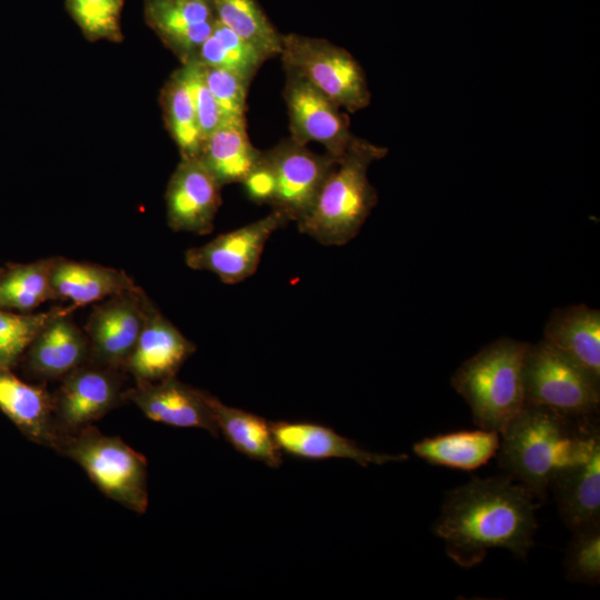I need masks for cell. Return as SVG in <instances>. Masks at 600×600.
<instances>
[{
	"instance_id": "obj_25",
	"label": "cell",
	"mask_w": 600,
	"mask_h": 600,
	"mask_svg": "<svg viewBox=\"0 0 600 600\" xmlns=\"http://www.w3.org/2000/svg\"><path fill=\"white\" fill-rule=\"evenodd\" d=\"M499 444V432L480 429L426 438L413 444V452L429 463L470 471L487 463Z\"/></svg>"
},
{
	"instance_id": "obj_33",
	"label": "cell",
	"mask_w": 600,
	"mask_h": 600,
	"mask_svg": "<svg viewBox=\"0 0 600 600\" xmlns=\"http://www.w3.org/2000/svg\"><path fill=\"white\" fill-rule=\"evenodd\" d=\"M200 67L203 80L221 110L223 119L246 120L249 82L226 69L202 64Z\"/></svg>"
},
{
	"instance_id": "obj_18",
	"label": "cell",
	"mask_w": 600,
	"mask_h": 600,
	"mask_svg": "<svg viewBox=\"0 0 600 600\" xmlns=\"http://www.w3.org/2000/svg\"><path fill=\"white\" fill-rule=\"evenodd\" d=\"M270 424L280 450L296 458L350 459L362 467L408 460L404 453L387 454L364 450L352 440L319 423L276 421Z\"/></svg>"
},
{
	"instance_id": "obj_15",
	"label": "cell",
	"mask_w": 600,
	"mask_h": 600,
	"mask_svg": "<svg viewBox=\"0 0 600 600\" xmlns=\"http://www.w3.org/2000/svg\"><path fill=\"white\" fill-rule=\"evenodd\" d=\"M197 347L150 301L143 327L123 371L134 381L177 377Z\"/></svg>"
},
{
	"instance_id": "obj_21",
	"label": "cell",
	"mask_w": 600,
	"mask_h": 600,
	"mask_svg": "<svg viewBox=\"0 0 600 600\" xmlns=\"http://www.w3.org/2000/svg\"><path fill=\"white\" fill-rule=\"evenodd\" d=\"M543 340L600 381V311L584 304L556 309Z\"/></svg>"
},
{
	"instance_id": "obj_31",
	"label": "cell",
	"mask_w": 600,
	"mask_h": 600,
	"mask_svg": "<svg viewBox=\"0 0 600 600\" xmlns=\"http://www.w3.org/2000/svg\"><path fill=\"white\" fill-rule=\"evenodd\" d=\"M124 0H66V9L89 41L121 42Z\"/></svg>"
},
{
	"instance_id": "obj_17",
	"label": "cell",
	"mask_w": 600,
	"mask_h": 600,
	"mask_svg": "<svg viewBox=\"0 0 600 600\" xmlns=\"http://www.w3.org/2000/svg\"><path fill=\"white\" fill-rule=\"evenodd\" d=\"M70 313L56 316L36 336L19 362L27 376L41 380H61L88 362V337L74 323Z\"/></svg>"
},
{
	"instance_id": "obj_10",
	"label": "cell",
	"mask_w": 600,
	"mask_h": 600,
	"mask_svg": "<svg viewBox=\"0 0 600 600\" xmlns=\"http://www.w3.org/2000/svg\"><path fill=\"white\" fill-rule=\"evenodd\" d=\"M289 221L284 213L272 209L260 220L188 249L184 262L193 270L214 273L223 283H239L257 271L268 239Z\"/></svg>"
},
{
	"instance_id": "obj_23",
	"label": "cell",
	"mask_w": 600,
	"mask_h": 600,
	"mask_svg": "<svg viewBox=\"0 0 600 600\" xmlns=\"http://www.w3.org/2000/svg\"><path fill=\"white\" fill-rule=\"evenodd\" d=\"M260 158L261 151L250 142L246 120H224L203 139L199 154L221 187L241 183Z\"/></svg>"
},
{
	"instance_id": "obj_2",
	"label": "cell",
	"mask_w": 600,
	"mask_h": 600,
	"mask_svg": "<svg viewBox=\"0 0 600 600\" xmlns=\"http://www.w3.org/2000/svg\"><path fill=\"white\" fill-rule=\"evenodd\" d=\"M554 410L524 404L500 433L499 463L509 477L544 500L553 478L583 459L600 440L588 418L579 426Z\"/></svg>"
},
{
	"instance_id": "obj_7",
	"label": "cell",
	"mask_w": 600,
	"mask_h": 600,
	"mask_svg": "<svg viewBox=\"0 0 600 600\" xmlns=\"http://www.w3.org/2000/svg\"><path fill=\"white\" fill-rule=\"evenodd\" d=\"M280 57L289 68L324 93L341 109L354 113L371 101L366 73L346 49L326 39L281 34Z\"/></svg>"
},
{
	"instance_id": "obj_6",
	"label": "cell",
	"mask_w": 600,
	"mask_h": 600,
	"mask_svg": "<svg viewBox=\"0 0 600 600\" xmlns=\"http://www.w3.org/2000/svg\"><path fill=\"white\" fill-rule=\"evenodd\" d=\"M599 382L543 339L529 346L523 369L527 404L573 419L590 418L599 409Z\"/></svg>"
},
{
	"instance_id": "obj_26",
	"label": "cell",
	"mask_w": 600,
	"mask_h": 600,
	"mask_svg": "<svg viewBox=\"0 0 600 600\" xmlns=\"http://www.w3.org/2000/svg\"><path fill=\"white\" fill-rule=\"evenodd\" d=\"M160 104L166 128L176 142L181 159L199 158L203 138L182 67L176 70L163 86Z\"/></svg>"
},
{
	"instance_id": "obj_8",
	"label": "cell",
	"mask_w": 600,
	"mask_h": 600,
	"mask_svg": "<svg viewBox=\"0 0 600 600\" xmlns=\"http://www.w3.org/2000/svg\"><path fill=\"white\" fill-rule=\"evenodd\" d=\"M122 372L86 362L61 379L52 393L54 422L61 437L92 426L126 402Z\"/></svg>"
},
{
	"instance_id": "obj_3",
	"label": "cell",
	"mask_w": 600,
	"mask_h": 600,
	"mask_svg": "<svg viewBox=\"0 0 600 600\" xmlns=\"http://www.w3.org/2000/svg\"><path fill=\"white\" fill-rule=\"evenodd\" d=\"M386 147L356 137L322 183L310 210L297 221L300 232L323 246H344L359 233L378 202L368 179L370 164Z\"/></svg>"
},
{
	"instance_id": "obj_34",
	"label": "cell",
	"mask_w": 600,
	"mask_h": 600,
	"mask_svg": "<svg viewBox=\"0 0 600 600\" xmlns=\"http://www.w3.org/2000/svg\"><path fill=\"white\" fill-rule=\"evenodd\" d=\"M182 69L192 96L199 130L204 139L224 119L203 80L200 64L196 61H189L182 64Z\"/></svg>"
},
{
	"instance_id": "obj_11",
	"label": "cell",
	"mask_w": 600,
	"mask_h": 600,
	"mask_svg": "<svg viewBox=\"0 0 600 600\" xmlns=\"http://www.w3.org/2000/svg\"><path fill=\"white\" fill-rule=\"evenodd\" d=\"M262 158L274 180L270 206L296 222L310 210L322 183L339 161L327 152L314 153L291 138L262 151Z\"/></svg>"
},
{
	"instance_id": "obj_13",
	"label": "cell",
	"mask_w": 600,
	"mask_h": 600,
	"mask_svg": "<svg viewBox=\"0 0 600 600\" xmlns=\"http://www.w3.org/2000/svg\"><path fill=\"white\" fill-rule=\"evenodd\" d=\"M220 204L221 186L200 159H181L166 190L168 226L173 231L208 234Z\"/></svg>"
},
{
	"instance_id": "obj_35",
	"label": "cell",
	"mask_w": 600,
	"mask_h": 600,
	"mask_svg": "<svg viewBox=\"0 0 600 600\" xmlns=\"http://www.w3.org/2000/svg\"><path fill=\"white\" fill-rule=\"evenodd\" d=\"M241 183L252 201L270 204L274 192V180L269 166L262 158V151L258 164Z\"/></svg>"
},
{
	"instance_id": "obj_1",
	"label": "cell",
	"mask_w": 600,
	"mask_h": 600,
	"mask_svg": "<svg viewBox=\"0 0 600 600\" xmlns=\"http://www.w3.org/2000/svg\"><path fill=\"white\" fill-rule=\"evenodd\" d=\"M534 499L509 476L476 478L447 493L433 532L463 568L478 564L494 548L524 558L537 529Z\"/></svg>"
},
{
	"instance_id": "obj_4",
	"label": "cell",
	"mask_w": 600,
	"mask_h": 600,
	"mask_svg": "<svg viewBox=\"0 0 600 600\" xmlns=\"http://www.w3.org/2000/svg\"><path fill=\"white\" fill-rule=\"evenodd\" d=\"M529 343L502 338L464 361L451 379L473 422L499 433L526 404L523 369Z\"/></svg>"
},
{
	"instance_id": "obj_27",
	"label": "cell",
	"mask_w": 600,
	"mask_h": 600,
	"mask_svg": "<svg viewBox=\"0 0 600 600\" xmlns=\"http://www.w3.org/2000/svg\"><path fill=\"white\" fill-rule=\"evenodd\" d=\"M53 258L29 263H10L0 279V308L28 313L57 299L51 284Z\"/></svg>"
},
{
	"instance_id": "obj_9",
	"label": "cell",
	"mask_w": 600,
	"mask_h": 600,
	"mask_svg": "<svg viewBox=\"0 0 600 600\" xmlns=\"http://www.w3.org/2000/svg\"><path fill=\"white\" fill-rule=\"evenodd\" d=\"M286 101L291 139L299 144L318 142L340 160L356 136L347 113L297 71L284 68Z\"/></svg>"
},
{
	"instance_id": "obj_29",
	"label": "cell",
	"mask_w": 600,
	"mask_h": 600,
	"mask_svg": "<svg viewBox=\"0 0 600 600\" xmlns=\"http://www.w3.org/2000/svg\"><path fill=\"white\" fill-rule=\"evenodd\" d=\"M266 57L218 19L191 61L229 70L250 83Z\"/></svg>"
},
{
	"instance_id": "obj_19",
	"label": "cell",
	"mask_w": 600,
	"mask_h": 600,
	"mask_svg": "<svg viewBox=\"0 0 600 600\" xmlns=\"http://www.w3.org/2000/svg\"><path fill=\"white\" fill-rule=\"evenodd\" d=\"M0 411L33 443L57 448L61 434L54 422L53 398L43 386L0 369Z\"/></svg>"
},
{
	"instance_id": "obj_14",
	"label": "cell",
	"mask_w": 600,
	"mask_h": 600,
	"mask_svg": "<svg viewBox=\"0 0 600 600\" xmlns=\"http://www.w3.org/2000/svg\"><path fill=\"white\" fill-rule=\"evenodd\" d=\"M210 393L171 377L156 382L134 381L126 389L130 401L150 420L177 428H199L219 436Z\"/></svg>"
},
{
	"instance_id": "obj_5",
	"label": "cell",
	"mask_w": 600,
	"mask_h": 600,
	"mask_svg": "<svg viewBox=\"0 0 600 600\" xmlns=\"http://www.w3.org/2000/svg\"><path fill=\"white\" fill-rule=\"evenodd\" d=\"M54 451L81 467L109 499L139 514L147 511L148 461L120 437L92 424L62 436Z\"/></svg>"
},
{
	"instance_id": "obj_28",
	"label": "cell",
	"mask_w": 600,
	"mask_h": 600,
	"mask_svg": "<svg viewBox=\"0 0 600 600\" xmlns=\"http://www.w3.org/2000/svg\"><path fill=\"white\" fill-rule=\"evenodd\" d=\"M217 19L266 59L280 56L281 34L257 0H211Z\"/></svg>"
},
{
	"instance_id": "obj_30",
	"label": "cell",
	"mask_w": 600,
	"mask_h": 600,
	"mask_svg": "<svg viewBox=\"0 0 600 600\" xmlns=\"http://www.w3.org/2000/svg\"><path fill=\"white\" fill-rule=\"evenodd\" d=\"M74 309L70 304L38 313H14L0 308V369L13 370L39 331L56 316Z\"/></svg>"
},
{
	"instance_id": "obj_20",
	"label": "cell",
	"mask_w": 600,
	"mask_h": 600,
	"mask_svg": "<svg viewBox=\"0 0 600 600\" xmlns=\"http://www.w3.org/2000/svg\"><path fill=\"white\" fill-rule=\"evenodd\" d=\"M560 514L573 531L600 523V440L551 481Z\"/></svg>"
},
{
	"instance_id": "obj_24",
	"label": "cell",
	"mask_w": 600,
	"mask_h": 600,
	"mask_svg": "<svg viewBox=\"0 0 600 600\" xmlns=\"http://www.w3.org/2000/svg\"><path fill=\"white\" fill-rule=\"evenodd\" d=\"M209 401L219 433L237 451L270 468L281 466L282 451L276 442L270 422L254 413L226 406L212 394Z\"/></svg>"
},
{
	"instance_id": "obj_12",
	"label": "cell",
	"mask_w": 600,
	"mask_h": 600,
	"mask_svg": "<svg viewBox=\"0 0 600 600\" xmlns=\"http://www.w3.org/2000/svg\"><path fill=\"white\" fill-rule=\"evenodd\" d=\"M150 301L138 287L94 306L83 329L90 347L88 362L123 371L140 336Z\"/></svg>"
},
{
	"instance_id": "obj_22",
	"label": "cell",
	"mask_w": 600,
	"mask_h": 600,
	"mask_svg": "<svg viewBox=\"0 0 600 600\" xmlns=\"http://www.w3.org/2000/svg\"><path fill=\"white\" fill-rule=\"evenodd\" d=\"M51 284L57 299L68 300L76 308L139 287L122 270L61 257H54Z\"/></svg>"
},
{
	"instance_id": "obj_32",
	"label": "cell",
	"mask_w": 600,
	"mask_h": 600,
	"mask_svg": "<svg viewBox=\"0 0 600 600\" xmlns=\"http://www.w3.org/2000/svg\"><path fill=\"white\" fill-rule=\"evenodd\" d=\"M573 532L564 561L567 577L596 586L600 580V523Z\"/></svg>"
},
{
	"instance_id": "obj_36",
	"label": "cell",
	"mask_w": 600,
	"mask_h": 600,
	"mask_svg": "<svg viewBox=\"0 0 600 600\" xmlns=\"http://www.w3.org/2000/svg\"><path fill=\"white\" fill-rule=\"evenodd\" d=\"M2 272H3V268L0 267V279H1Z\"/></svg>"
},
{
	"instance_id": "obj_16",
	"label": "cell",
	"mask_w": 600,
	"mask_h": 600,
	"mask_svg": "<svg viewBox=\"0 0 600 600\" xmlns=\"http://www.w3.org/2000/svg\"><path fill=\"white\" fill-rule=\"evenodd\" d=\"M147 24L181 61H191L212 32L211 0H143Z\"/></svg>"
}]
</instances>
